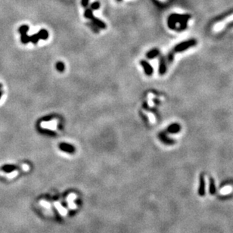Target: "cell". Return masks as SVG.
I'll list each match as a JSON object with an SVG mask.
<instances>
[{
	"label": "cell",
	"mask_w": 233,
	"mask_h": 233,
	"mask_svg": "<svg viewBox=\"0 0 233 233\" xmlns=\"http://www.w3.org/2000/svg\"><path fill=\"white\" fill-rule=\"evenodd\" d=\"M2 84H0V89H1V88H2Z\"/></svg>",
	"instance_id": "obj_21"
},
{
	"label": "cell",
	"mask_w": 233,
	"mask_h": 233,
	"mask_svg": "<svg viewBox=\"0 0 233 233\" xmlns=\"http://www.w3.org/2000/svg\"><path fill=\"white\" fill-rule=\"evenodd\" d=\"M87 25L89 27H90L91 29H92V30H94L95 33H98L99 32V30H98V27L96 26V25L94 24L93 23H88Z\"/></svg>",
	"instance_id": "obj_15"
},
{
	"label": "cell",
	"mask_w": 233,
	"mask_h": 233,
	"mask_svg": "<svg viewBox=\"0 0 233 233\" xmlns=\"http://www.w3.org/2000/svg\"><path fill=\"white\" fill-rule=\"evenodd\" d=\"M118 1H121V0H118Z\"/></svg>",
	"instance_id": "obj_22"
},
{
	"label": "cell",
	"mask_w": 233,
	"mask_h": 233,
	"mask_svg": "<svg viewBox=\"0 0 233 233\" xmlns=\"http://www.w3.org/2000/svg\"><path fill=\"white\" fill-rule=\"evenodd\" d=\"M59 148L63 152H67V153H70V154H72L75 152V148L73 145H71L70 144L65 143V142L59 144Z\"/></svg>",
	"instance_id": "obj_2"
},
{
	"label": "cell",
	"mask_w": 233,
	"mask_h": 233,
	"mask_svg": "<svg viewBox=\"0 0 233 233\" xmlns=\"http://www.w3.org/2000/svg\"><path fill=\"white\" fill-rule=\"evenodd\" d=\"M56 69L57 71H59V72H63L65 71V64L61 61H58V62L56 63Z\"/></svg>",
	"instance_id": "obj_11"
},
{
	"label": "cell",
	"mask_w": 233,
	"mask_h": 233,
	"mask_svg": "<svg viewBox=\"0 0 233 233\" xmlns=\"http://www.w3.org/2000/svg\"><path fill=\"white\" fill-rule=\"evenodd\" d=\"M29 30V27L27 25H22L21 27H20V28L18 29L19 33L21 34H23V33H27Z\"/></svg>",
	"instance_id": "obj_12"
},
{
	"label": "cell",
	"mask_w": 233,
	"mask_h": 233,
	"mask_svg": "<svg viewBox=\"0 0 233 233\" xmlns=\"http://www.w3.org/2000/svg\"><path fill=\"white\" fill-rule=\"evenodd\" d=\"M40 132H41L42 133H43V134H47V135H55V133H54L53 131H52V130H48V129H40Z\"/></svg>",
	"instance_id": "obj_16"
},
{
	"label": "cell",
	"mask_w": 233,
	"mask_h": 233,
	"mask_svg": "<svg viewBox=\"0 0 233 233\" xmlns=\"http://www.w3.org/2000/svg\"><path fill=\"white\" fill-rule=\"evenodd\" d=\"M37 34H38V36H39V38H40V40H46L48 38V33L46 29L40 30L39 31V33H38Z\"/></svg>",
	"instance_id": "obj_6"
},
{
	"label": "cell",
	"mask_w": 233,
	"mask_h": 233,
	"mask_svg": "<svg viewBox=\"0 0 233 233\" xmlns=\"http://www.w3.org/2000/svg\"><path fill=\"white\" fill-rule=\"evenodd\" d=\"M53 117H54L53 116H45L44 118H42V121H51L52 119H53Z\"/></svg>",
	"instance_id": "obj_18"
},
{
	"label": "cell",
	"mask_w": 233,
	"mask_h": 233,
	"mask_svg": "<svg viewBox=\"0 0 233 233\" xmlns=\"http://www.w3.org/2000/svg\"><path fill=\"white\" fill-rule=\"evenodd\" d=\"M21 40L22 42V43L27 44L29 42H30V38L27 33H23V34H21Z\"/></svg>",
	"instance_id": "obj_9"
},
{
	"label": "cell",
	"mask_w": 233,
	"mask_h": 233,
	"mask_svg": "<svg viewBox=\"0 0 233 233\" xmlns=\"http://www.w3.org/2000/svg\"><path fill=\"white\" fill-rule=\"evenodd\" d=\"M179 126L178 124H173L170 126L168 128V131L170 133H177L179 130Z\"/></svg>",
	"instance_id": "obj_10"
},
{
	"label": "cell",
	"mask_w": 233,
	"mask_h": 233,
	"mask_svg": "<svg viewBox=\"0 0 233 233\" xmlns=\"http://www.w3.org/2000/svg\"><path fill=\"white\" fill-rule=\"evenodd\" d=\"M194 45V41H190V42H184V43L179 44L178 46L175 48V51L176 52H181L182 50H184L185 48H188V47H190V46H192Z\"/></svg>",
	"instance_id": "obj_4"
},
{
	"label": "cell",
	"mask_w": 233,
	"mask_h": 233,
	"mask_svg": "<svg viewBox=\"0 0 233 233\" xmlns=\"http://www.w3.org/2000/svg\"><path fill=\"white\" fill-rule=\"evenodd\" d=\"M82 5L84 7H86L88 5V3H89V0H82Z\"/></svg>",
	"instance_id": "obj_19"
},
{
	"label": "cell",
	"mask_w": 233,
	"mask_h": 233,
	"mask_svg": "<svg viewBox=\"0 0 233 233\" xmlns=\"http://www.w3.org/2000/svg\"><path fill=\"white\" fill-rule=\"evenodd\" d=\"M159 72L160 74H164L166 72V62L164 58H161L160 62V68H159Z\"/></svg>",
	"instance_id": "obj_8"
},
{
	"label": "cell",
	"mask_w": 233,
	"mask_h": 233,
	"mask_svg": "<svg viewBox=\"0 0 233 233\" xmlns=\"http://www.w3.org/2000/svg\"><path fill=\"white\" fill-rule=\"evenodd\" d=\"M84 16L86 18L91 19L92 17H93V12H92V9H86L84 12Z\"/></svg>",
	"instance_id": "obj_14"
},
{
	"label": "cell",
	"mask_w": 233,
	"mask_h": 233,
	"mask_svg": "<svg viewBox=\"0 0 233 233\" xmlns=\"http://www.w3.org/2000/svg\"><path fill=\"white\" fill-rule=\"evenodd\" d=\"M91 20L92 21V23L95 25H96L98 28H102V29H105V28H106V24H105V23H104L103 21H102L101 20H99V19L96 18H95V17L93 16L91 18Z\"/></svg>",
	"instance_id": "obj_5"
},
{
	"label": "cell",
	"mask_w": 233,
	"mask_h": 233,
	"mask_svg": "<svg viewBox=\"0 0 233 233\" xmlns=\"http://www.w3.org/2000/svg\"><path fill=\"white\" fill-rule=\"evenodd\" d=\"M140 64H141V66L143 67L144 71H145V73L146 75H148V76L152 75V73H153V68H152V67L151 66L149 63L145 61L142 60L141 61Z\"/></svg>",
	"instance_id": "obj_3"
},
{
	"label": "cell",
	"mask_w": 233,
	"mask_h": 233,
	"mask_svg": "<svg viewBox=\"0 0 233 233\" xmlns=\"http://www.w3.org/2000/svg\"><path fill=\"white\" fill-rule=\"evenodd\" d=\"M30 42H32L33 44H36L38 41L40 40V38H39V36H38L37 33L33 34L31 36H30Z\"/></svg>",
	"instance_id": "obj_13"
},
{
	"label": "cell",
	"mask_w": 233,
	"mask_h": 233,
	"mask_svg": "<svg viewBox=\"0 0 233 233\" xmlns=\"http://www.w3.org/2000/svg\"><path fill=\"white\" fill-rule=\"evenodd\" d=\"M100 8V4L99 2H95L91 5V9L92 10H97Z\"/></svg>",
	"instance_id": "obj_17"
},
{
	"label": "cell",
	"mask_w": 233,
	"mask_h": 233,
	"mask_svg": "<svg viewBox=\"0 0 233 233\" xmlns=\"http://www.w3.org/2000/svg\"><path fill=\"white\" fill-rule=\"evenodd\" d=\"M232 22H233V14L228 15V16L226 17L223 20H222V21H218L217 23L215 24L214 26L213 27L212 30H213L214 33L220 32L222 30L224 29L225 27H226L227 24L232 23Z\"/></svg>",
	"instance_id": "obj_1"
},
{
	"label": "cell",
	"mask_w": 233,
	"mask_h": 233,
	"mask_svg": "<svg viewBox=\"0 0 233 233\" xmlns=\"http://www.w3.org/2000/svg\"><path fill=\"white\" fill-rule=\"evenodd\" d=\"M2 96V91L1 90V89H0V98H1Z\"/></svg>",
	"instance_id": "obj_20"
},
{
	"label": "cell",
	"mask_w": 233,
	"mask_h": 233,
	"mask_svg": "<svg viewBox=\"0 0 233 233\" xmlns=\"http://www.w3.org/2000/svg\"><path fill=\"white\" fill-rule=\"evenodd\" d=\"M158 55H159V51L158 49H156V48H154V49L149 51L146 55H147V58H149V59H152V58H154L156 56H158Z\"/></svg>",
	"instance_id": "obj_7"
}]
</instances>
